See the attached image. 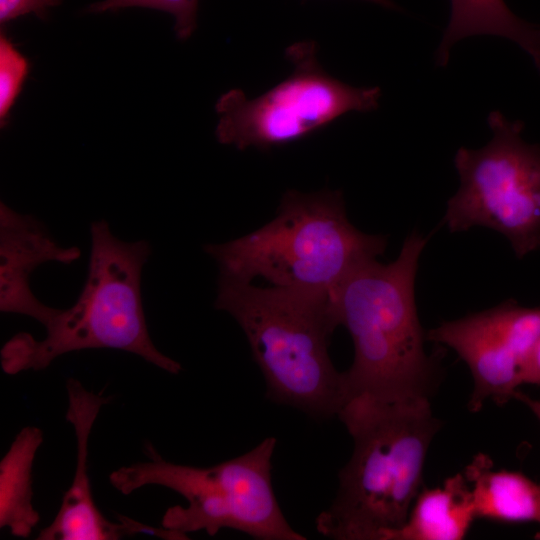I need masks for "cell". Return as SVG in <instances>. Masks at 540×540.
I'll return each mask as SVG.
<instances>
[{"instance_id":"6da1fadb","label":"cell","mask_w":540,"mask_h":540,"mask_svg":"<svg viewBox=\"0 0 540 540\" xmlns=\"http://www.w3.org/2000/svg\"><path fill=\"white\" fill-rule=\"evenodd\" d=\"M428 241L413 231L398 257L377 259L351 272L330 294L339 326L353 341L354 359L344 372L345 403L428 399L439 384V360L424 348L415 280Z\"/></svg>"},{"instance_id":"7a4b0ae2","label":"cell","mask_w":540,"mask_h":540,"mask_svg":"<svg viewBox=\"0 0 540 540\" xmlns=\"http://www.w3.org/2000/svg\"><path fill=\"white\" fill-rule=\"evenodd\" d=\"M338 418L354 448L316 530L333 540H391L423 488L426 454L441 422L428 399L350 401Z\"/></svg>"},{"instance_id":"3957f363","label":"cell","mask_w":540,"mask_h":540,"mask_svg":"<svg viewBox=\"0 0 540 540\" xmlns=\"http://www.w3.org/2000/svg\"><path fill=\"white\" fill-rule=\"evenodd\" d=\"M214 306L244 332L269 400L316 420L338 417L346 387L329 356L339 326L330 296L219 277Z\"/></svg>"},{"instance_id":"277c9868","label":"cell","mask_w":540,"mask_h":540,"mask_svg":"<svg viewBox=\"0 0 540 540\" xmlns=\"http://www.w3.org/2000/svg\"><path fill=\"white\" fill-rule=\"evenodd\" d=\"M387 246L382 235L366 234L349 221L339 190H288L277 215L261 228L204 251L219 277L324 294L356 268L377 259Z\"/></svg>"},{"instance_id":"5b68a950","label":"cell","mask_w":540,"mask_h":540,"mask_svg":"<svg viewBox=\"0 0 540 540\" xmlns=\"http://www.w3.org/2000/svg\"><path fill=\"white\" fill-rule=\"evenodd\" d=\"M88 275L76 302L61 309L46 336L14 335L2 347L3 371L16 375L47 368L57 357L87 349H117L136 354L177 375L180 363L154 345L142 303L141 275L151 254L146 240L124 242L105 220L91 223Z\"/></svg>"},{"instance_id":"8992f818","label":"cell","mask_w":540,"mask_h":540,"mask_svg":"<svg viewBox=\"0 0 540 540\" xmlns=\"http://www.w3.org/2000/svg\"><path fill=\"white\" fill-rule=\"evenodd\" d=\"M277 440L267 437L246 453L209 467L163 459L151 444L148 461L122 466L110 484L129 495L146 486L169 488L187 500L163 515V528L184 535L205 531L215 536L233 529L259 540H305L285 518L272 485V458Z\"/></svg>"},{"instance_id":"52a82bcc","label":"cell","mask_w":540,"mask_h":540,"mask_svg":"<svg viewBox=\"0 0 540 540\" xmlns=\"http://www.w3.org/2000/svg\"><path fill=\"white\" fill-rule=\"evenodd\" d=\"M488 124L493 136L484 147H462L455 155L460 187L444 222L451 232L495 230L522 258L540 248V146L525 142L523 124L498 111Z\"/></svg>"},{"instance_id":"ba28073f","label":"cell","mask_w":540,"mask_h":540,"mask_svg":"<svg viewBox=\"0 0 540 540\" xmlns=\"http://www.w3.org/2000/svg\"><path fill=\"white\" fill-rule=\"evenodd\" d=\"M286 56L293 71L270 90L248 98L232 89L218 99L215 134L221 144L268 149L303 138L348 112L378 107L381 90L354 87L327 74L314 42L295 43Z\"/></svg>"},{"instance_id":"9c48e42d","label":"cell","mask_w":540,"mask_h":540,"mask_svg":"<svg viewBox=\"0 0 540 540\" xmlns=\"http://www.w3.org/2000/svg\"><path fill=\"white\" fill-rule=\"evenodd\" d=\"M539 337L540 307H523L513 300L445 321L426 333L427 340L450 347L469 367L472 412L487 399L504 405L513 398Z\"/></svg>"},{"instance_id":"30bf717a","label":"cell","mask_w":540,"mask_h":540,"mask_svg":"<svg viewBox=\"0 0 540 540\" xmlns=\"http://www.w3.org/2000/svg\"><path fill=\"white\" fill-rule=\"evenodd\" d=\"M78 247L59 245L44 224L30 214L0 203V311L33 318L48 327L61 309L42 303L30 288V275L39 266L79 259Z\"/></svg>"},{"instance_id":"8fae6325","label":"cell","mask_w":540,"mask_h":540,"mask_svg":"<svg viewBox=\"0 0 540 540\" xmlns=\"http://www.w3.org/2000/svg\"><path fill=\"white\" fill-rule=\"evenodd\" d=\"M66 388V419L73 425L77 439L75 475L54 520L39 532L37 540H117L134 535L135 520L119 515V523H115L102 515L93 500L88 477L89 436L109 397L87 390L75 378L67 380Z\"/></svg>"},{"instance_id":"7c38bea8","label":"cell","mask_w":540,"mask_h":540,"mask_svg":"<svg viewBox=\"0 0 540 540\" xmlns=\"http://www.w3.org/2000/svg\"><path fill=\"white\" fill-rule=\"evenodd\" d=\"M493 467L491 458L479 453L463 471L471 486L476 518L540 523V483L522 473Z\"/></svg>"},{"instance_id":"4fadbf2b","label":"cell","mask_w":540,"mask_h":540,"mask_svg":"<svg viewBox=\"0 0 540 540\" xmlns=\"http://www.w3.org/2000/svg\"><path fill=\"white\" fill-rule=\"evenodd\" d=\"M475 519L471 486L464 473H457L443 486L421 489L391 540H461Z\"/></svg>"},{"instance_id":"5bb4252c","label":"cell","mask_w":540,"mask_h":540,"mask_svg":"<svg viewBox=\"0 0 540 540\" xmlns=\"http://www.w3.org/2000/svg\"><path fill=\"white\" fill-rule=\"evenodd\" d=\"M492 35L518 44L540 72V27L518 18L504 0H451V16L437 50L438 65L445 66L451 47L469 36Z\"/></svg>"},{"instance_id":"9a60e30c","label":"cell","mask_w":540,"mask_h":540,"mask_svg":"<svg viewBox=\"0 0 540 540\" xmlns=\"http://www.w3.org/2000/svg\"><path fill=\"white\" fill-rule=\"evenodd\" d=\"M43 442L38 427L26 426L16 436L0 463V527L17 537H28L40 520L32 505V465Z\"/></svg>"},{"instance_id":"2e32d148","label":"cell","mask_w":540,"mask_h":540,"mask_svg":"<svg viewBox=\"0 0 540 540\" xmlns=\"http://www.w3.org/2000/svg\"><path fill=\"white\" fill-rule=\"evenodd\" d=\"M127 7H146L174 16V29L180 39H186L196 28L198 0H103L88 7L89 12L102 13Z\"/></svg>"},{"instance_id":"e0dca14e","label":"cell","mask_w":540,"mask_h":540,"mask_svg":"<svg viewBox=\"0 0 540 540\" xmlns=\"http://www.w3.org/2000/svg\"><path fill=\"white\" fill-rule=\"evenodd\" d=\"M29 71L27 59L6 35L0 37V120L2 126Z\"/></svg>"},{"instance_id":"ac0fdd59","label":"cell","mask_w":540,"mask_h":540,"mask_svg":"<svg viewBox=\"0 0 540 540\" xmlns=\"http://www.w3.org/2000/svg\"><path fill=\"white\" fill-rule=\"evenodd\" d=\"M60 3L61 0H0V23L5 24L30 13L43 18L50 7Z\"/></svg>"},{"instance_id":"d6986e66","label":"cell","mask_w":540,"mask_h":540,"mask_svg":"<svg viewBox=\"0 0 540 540\" xmlns=\"http://www.w3.org/2000/svg\"><path fill=\"white\" fill-rule=\"evenodd\" d=\"M522 383L540 385V337L524 371Z\"/></svg>"},{"instance_id":"ffe728a7","label":"cell","mask_w":540,"mask_h":540,"mask_svg":"<svg viewBox=\"0 0 540 540\" xmlns=\"http://www.w3.org/2000/svg\"><path fill=\"white\" fill-rule=\"evenodd\" d=\"M513 398L527 405L540 420V400L533 399L526 394L519 392L518 390L514 392Z\"/></svg>"},{"instance_id":"44dd1931","label":"cell","mask_w":540,"mask_h":540,"mask_svg":"<svg viewBox=\"0 0 540 540\" xmlns=\"http://www.w3.org/2000/svg\"><path fill=\"white\" fill-rule=\"evenodd\" d=\"M370 1H373V2H376L378 4L388 6V7L392 6V4H391V2L389 0H370Z\"/></svg>"}]
</instances>
